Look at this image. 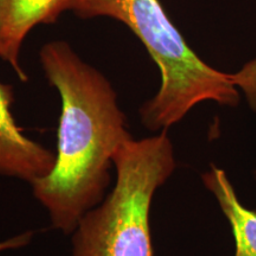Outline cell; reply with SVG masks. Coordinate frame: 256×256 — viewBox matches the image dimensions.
Wrapping results in <instances>:
<instances>
[{"label":"cell","instance_id":"4","mask_svg":"<svg viewBox=\"0 0 256 256\" xmlns=\"http://www.w3.org/2000/svg\"><path fill=\"white\" fill-rule=\"evenodd\" d=\"M14 90L0 82V176L32 185L52 172L56 154L24 134L12 114Z\"/></svg>","mask_w":256,"mask_h":256},{"label":"cell","instance_id":"9","mask_svg":"<svg viewBox=\"0 0 256 256\" xmlns=\"http://www.w3.org/2000/svg\"><path fill=\"white\" fill-rule=\"evenodd\" d=\"M254 176H255V179H256V172H255V174H254Z\"/></svg>","mask_w":256,"mask_h":256},{"label":"cell","instance_id":"5","mask_svg":"<svg viewBox=\"0 0 256 256\" xmlns=\"http://www.w3.org/2000/svg\"><path fill=\"white\" fill-rule=\"evenodd\" d=\"M72 0H0V58L8 62L22 82L28 78L19 62L28 34L42 24H52L69 11Z\"/></svg>","mask_w":256,"mask_h":256},{"label":"cell","instance_id":"6","mask_svg":"<svg viewBox=\"0 0 256 256\" xmlns=\"http://www.w3.org/2000/svg\"><path fill=\"white\" fill-rule=\"evenodd\" d=\"M204 186L215 196L220 210L232 226L235 240V256H256V211L242 206L228 176L211 165L202 174Z\"/></svg>","mask_w":256,"mask_h":256},{"label":"cell","instance_id":"3","mask_svg":"<svg viewBox=\"0 0 256 256\" xmlns=\"http://www.w3.org/2000/svg\"><path fill=\"white\" fill-rule=\"evenodd\" d=\"M113 162L114 186L80 220L72 234V256H154L153 198L177 168L168 130L128 140Z\"/></svg>","mask_w":256,"mask_h":256},{"label":"cell","instance_id":"2","mask_svg":"<svg viewBox=\"0 0 256 256\" xmlns=\"http://www.w3.org/2000/svg\"><path fill=\"white\" fill-rule=\"evenodd\" d=\"M69 11L83 19L110 17L121 22L154 60L162 84L139 110L146 130H168L202 102L232 108L241 102L232 74L210 66L191 49L159 0H72Z\"/></svg>","mask_w":256,"mask_h":256},{"label":"cell","instance_id":"7","mask_svg":"<svg viewBox=\"0 0 256 256\" xmlns=\"http://www.w3.org/2000/svg\"><path fill=\"white\" fill-rule=\"evenodd\" d=\"M232 78L241 94L244 95L249 108L256 113V58L249 60Z\"/></svg>","mask_w":256,"mask_h":256},{"label":"cell","instance_id":"8","mask_svg":"<svg viewBox=\"0 0 256 256\" xmlns=\"http://www.w3.org/2000/svg\"><path fill=\"white\" fill-rule=\"evenodd\" d=\"M34 232H25L19 234L14 238H10L4 241H0V252H8V250H18V249H23L28 247V244L34 240Z\"/></svg>","mask_w":256,"mask_h":256},{"label":"cell","instance_id":"1","mask_svg":"<svg viewBox=\"0 0 256 256\" xmlns=\"http://www.w3.org/2000/svg\"><path fill=\"white\" fill-rule=\"evenodd\" d=\"M40 60L62 104L55 168L31 185L32 194L46 209L51 226L72 235L108 194L114 154L133 136L112 83L66 42L46 44Z\"/></svg>","mask_w":256,"mask_h":256}]
</instances>
